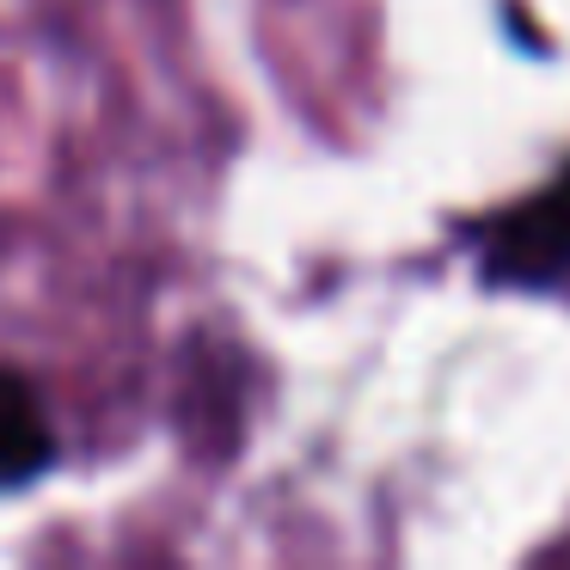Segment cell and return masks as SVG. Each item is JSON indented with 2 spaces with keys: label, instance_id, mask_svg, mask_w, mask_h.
Returning <instances> with one entry per match:
<instances>
[{
  "label": "cell",
  "instance_id": "1",
  "mask_svg": "<svg viewBox=\"0 0 570 570\" xmlns=\"http://www.w3.org/2000/svg\"><path fill=\"white\" fill-rule=\"evenodd\" d=\"M484 276L509 288H570V173L484 222Z\"/></svg>",
  "mask_w": 570,
  "mask_h": 570
},
{
  "label": "cell",
  "instance_id": "2",
  "mask_svg": "<svg viewBox=\"0 0 570 570\" xmlns=\"http://www.w3.org/2000/svg\"><path fill=\"white\" fill-rule=\"evenodd\" d=\"M62 460V435L50 423L43 393L19 368L0 362V497L31 491L38 479H50Z\"/></svg>",
  "mask_w": 570,
  "mask_h": 570
}]
</instances>
